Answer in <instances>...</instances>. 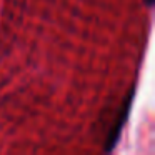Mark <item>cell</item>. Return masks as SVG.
Instances as JSON below:
<instances>
[{"mask_svg": "<svg viewBox=\"0 0 155 155\" xmlns=\"http://www.w3.org/2000/svg\"><path fill=\"white\" fill-rule=\"evenodd\" d=\"M132 98H134V88L130 90V94L125 95V98L120 102L117 108L114 112V118H112L108 128L105 130V137H104V150H112L117 143V140L120 138V134H122V128H124L125 122H127V117H128V108L132 105Z\"/></svg>", "mask_w": 155, "mask_h": 155, "instance_id": "6da1fadb", "label": "cell"}, {"mask_svg": "<svg viewBox=\"0 0 155 155\" xmlns=\"http://www.w3.org/2000/svg\"><path fill=\"white\" fill-rule=\"evenodd\" d=\"M147 2V5H152V0H145Z\"/></svg>", "mask_w": 155, "mask_h": 155, "instance_id": "7a4b0ae2", "label": "cell"}]
</instances>
